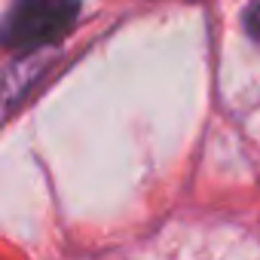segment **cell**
Wrapping results in <instances>:
<instances>
[{
  "label": "cell",
  "instance_id": "cell-2",
  "mask_svg": "<svg viewBox=\"0 0 260 260\" xmlns=\"http://www.w3.org/2000/svg\"><path fill=\"white\" fill-rule=\"evenodd\" d=\"M245 28H248V34L260 43V0H257V4L245 13Z\"/></svg>",
  "mask_w": 260,
  "mask_h": 260
},
{
  "label": "cell",
  "instance_id": "cell-1",
  "mask_svg": "<svg viewBox=\"0 0 260 260\" xmlns=\"http://www.w3.org/2000/svg\"><path fill=\"white\" fill-rule=\"evenodd\" d=\"M80 13V0H16L0 25V43L10 49H40L61 40Z\"/></svg>",
  "mask_w": 260,
  "mask_h": 260
}]
</instances>
